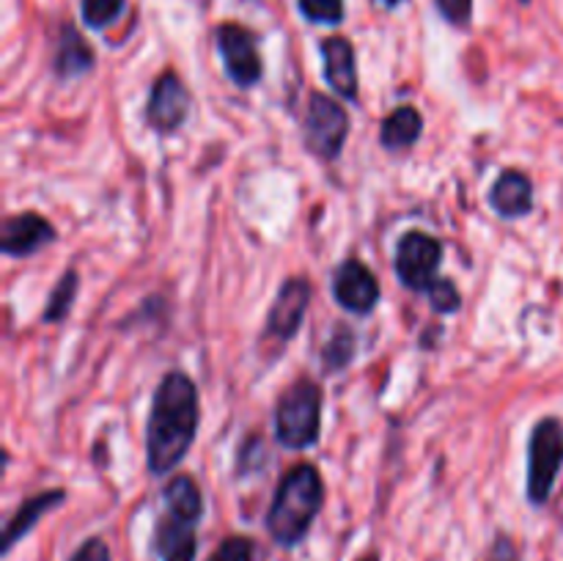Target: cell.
Masks as SVG:
<instances>
[{"label":"cell","instance_id":"1","mask_svg":"<svg viewBox=\"0 0 563 561\" xmlns=\"http://www.w3.org/2000/svg\"><path fill=\"white\" fill-rule=\"evenodd\" d=\"M198 388L190 374L174 372L159 380L146 424V465L152 476H168L192 449L198 435Z\"/></svg>","mask_w":563,"mask_h":561},{"label":"cell","instance_id":"2","mask_svg":"<svg viewBox=\"0 0 563 561\" xmlns=\"http://www.w3.org/2000/svg\"><path fill=\"white\" fill-rule=\"evenodd\" d=\"M322 506L324 482L319 468L311 465V462H300V465L289 468L280 476L278 490L273 495V504H269L267 517H264L269 539L278 548H300L308 539V534H311Z\"/></svg>","mask_w":563,"mask_h":561},{"label":"cell","instance_id":"3","mask_svg":"<svg viewBox=\"0 0 563 561\" xmlns=\"http://www.w3.org/2000/svg\"><path fill=\"white\" fill-rule=\"evenodd\" d=\"M322 429V388L313 380H297L275 407V440L289 451H306Z\"/></svg>","mask_w":563,"mask_h":561},{"label":"cell","instance_id":"4","mask_svg":"<svg viewBox=\"0 0 563 561\" xmlns=\"http://www.w3.org/2000/svg\"><path fill=\"white\" fill-rule=\"evenodd\" d=\"M563 468V421L555 416L542 418L531 429L528 438V479H526V498L528 504L542 509L555 490Z\"/></svg>","mask_w":563,"mask_h":561},{"label":"cell","instance_id":"5","mask_svg":"<svg viewBox=\"0 0 563 561\" xmlns=\"http://www.w3.org/2000/svg\"><path fill=\"white\" fill-rule=\"evenodd\" d=\"M440 262H443V242L427 231H405L396 242L394 270L405 289L429 292V286L440 278Z\"/></svg>","mask_w":563,"mask_h":561},{"label":"cell","instance_id":"6","mask_svg":"<svg viewBox=\"0 0 563 561\" xmlns=\"http://www.w3.org/2000/svg\"><path fill=\"white\" fill-rule=\"evenodd\" d=\"M350 138V116L344 105L328 94L313 91L306 108V148L322 160H339Z\"/></svg>","mask_w":563,"mask_h":561},{"label":"cell","instance_id":"7","mask_svg":"<svg viewBox=\"0 0 563 561\" xmlns=\"http://www.w3.org/2000/svg\"><path fill=\"white\" fill-rule=\"evenodd\" d=\"M218 53L229 80L240 88H253L264 75L262 53H258L256 33L236 22H223L218 28Z\"/></svg>","mask_w":563,"mask_h":561},{"label":"cell","instance_id":"8","mask_svg":"<svg viewBox=\"0 0 563 561\" xmlns=\"http://www.w3.org/2000/svg\"><path fill=\"white\" fill-rule=\"evenodd\" d=\"M201 520L203 515L163 504L152 534V550L157 561H196Z\"/></svg>","mask_w":563,"mask_h":561},{"label":"cell","instance_id":"9","mask_svg":"<svg viewBox=\"0 0 563 561\" xmlns=\"http://www.w3.org/2000/svg\"><path fill=\"white\" fill-rule=\"evenodd\" d=\"M308 306H311V280L308 278H289L275 295L273 306L267 314V328L264 339L267 344H289L302 328Z\"/></svg>","mask_w":563,"mask_h":561},{"label":"cell","instance_id":"10","mask_svg":"<svg viewBox=\"0 0 563 561\" xmlns=\"http://www.w3.org/2000/svg\"><path fill=\"white\" fill-rule=\"evenodd\" d=\"M146 124L159 135H174L181 130V124L190 116V91L181 82L179 75L165 72L157 77V82L148 91L146 102Z\"/></svg>","mask_w":563,"mask_h":561},{"label":"cell","instance_id":"11","mask_svg":"<svg viewBox=\"0 0 563 561\" xmlns=\"http://www.w3.org/2000/svg\"><path fill=\"white\" fill-rule=\"evenodd\" d=\"M379 295V280L361 258L350 256L335 267L333 273V297L344 311L357 314V317H366L377 308Z\"/></svg>","mask_w":563,"mask_h":561},{"label":"cell","instance_id":"12","mask_svg":"<svg viewBox=\"0 0 563 561\" xmlns=\"http://www.w3.org/2000/svg\"><path fill=\"white\" fill-rule=\"evenodd\" d=\"M55 226L38 212H16L3 220L0 229V251L11 258H25L55 242Z\"/></svg>","mask_w":563,"mask_h":561},{"label":"cell","instance_id":"13","mask_svg":"<svg viewBox=\"0 0 563 561\" xmlns=\"http://www.w3.org/2000/svg\"><path fill=\"white\" fill-rule=\"evenodd\" d=\"M319 53H322V66H324V80L330 82L339 97L357 102L361 97V86H357V61H355V47H352L350 38L344 36H328L319 44Z\"/></svg>","mask_w":563,"mask_h":561},{"label":"cell","instance_id":"14","mask_svg":"<svg viewBox=\"0 0 563 561\" xmlns=\"http://www.w3.org/2000/svg\"><path fill=\"white\" fill-rule=\"evenodd\" d=\"M66 501V490L55 487V490H44V493L31 495V498L22 501L16 506L14 515L9 517V522L3 526V537H0V556H9L14 550L16 542L27 537L33 528L38 526L44 515H49L53 509H58L60 504Z\"/></svg>","mask_w":563,"mask_h":561},{"label":"cell","instance_id":"15","mask_svg":"<svg viewBox=\"0 0 563 561\" xmlns=\"http://www.w3.org/2000/svg\"><path fill=\"white\" fill-rule=\"evenodd\" d=\"M489 207L506 220H520L533 209V182L526 170L509 168L489 187Z\"/></svg>","mask_w":563,"mask_h":561},{"label":"cell","instance_id":"16","mask_svg":"<svg viewBox=\"0 0 563 561\" xmlns=\"http://www.w3.org/2000/svg\"><path fill=\"white\" fill-rule=\"evenodd\" d=\"M93 50L86 38L80 36L75 25L60 28L58 47H55L53 58V72L58 75V80H75V77H82L86 72L93 69Z\"/></svg>","mask_w":563,"mask_h":561},{"label":"cell","instance_id":"17","mask_svg":"<svg viewBox=\"0 0 563 561\" xmlns=\"http://www.w3.org/2000/svg\"><path fill=\"white\" fill-rule=\"evenodd\" d=\"M421 132H423L421 110L412 108V105H401V108H396L394 113L383 121V127H379V143H383L388 152H401V148L416 146Z\"/></svg>","mask_w":563,"mask_h":561},{"label":"cell","instance_id":"18","mask_svg":"<svg viewBox=\"0 0 563 561\" xmlns=\"http://www.w3.org/2000/svg\"><path fill=\"white\" fill-rule=\"evenodd\" d=\"M77 289H80V275H77V270H66V273L58 278V284L53 286V292L47 295V306H44L42 322L47 324L64 322V319L71 314V306H75Z\"/></svg>","mask_w":563,"mask_h":561},{"label":"cell","instance_id":"19","mask_svg":"<svg viewBox=\"0 0 563 561\" xmlns=\"http://www.w3.org/2000/svg\"><path fill=\"white\" fill-rule=\"evenodd\" d=\"M355 333H352L350 328H335L333 336L328 339V344H324L322 350V369L328 374H335V372H344L346 366L352 363V358H355Z\"/></svg>","mask_w":563,"mask_h":561},{"label":"cell","instance_id":"20","mask_svg":"<svg viewBox=\"0 0 563 561\" xmlns=\"http://www.w3.org/2000/svg\"><path fill=\"white\" fill-rule=\"evenodd\" d=\"M126 0H80V16L91 31H102L124 11Z\"/></svg>","mask_w":563,"mask_h":561},{"label":"cell","instance_id":"21","mask_svg":"<svg viewBox=\"0 0 563 561\" xmlns=\"http://www.w3.org/2000/svg\"><path fill=\"white\" fill-rule=\"evenodd\" d=\"M302 16L317 25H341L344 22V0H297Z\"/></svg>","mask_w":563,"mask_h":561},{"label":"cell","instance_id":"22","mask_svg":"<svg viewBox=\"0 0 563 561\" xmlns=\"http://www.w3.org/2000/svg\"><path fill=\"white\" fill-rule=\"evenodd\" d=\"M256 539L245 537V534H234V537H225L223 542L214 548L209 561H256Z\"/></svg>","mask_w":563,"mask_h":561},{"label":"cell","instance_id":"23","mask_svg":"<svg viewBox=\"0 0 563 561\" xmlns=\"http://www.w3.org/2000/svg\"><path fill=\"white\" fill-rule=\"evenodd\" d=\"M429 302L438 314H456L462 308V295L454 286V280L438 278L432 286H429Z\"/></svg>","mask_w":563,"mask_h":561},{"label":"cell","instance_id":"24","mask_svg":"<svg viewBox=\"0 0 563 561\" xmlns=\"http://www.w3.org/2000/svg\"><path fill=\"white\" fill-rule=\"evenodd\" d=\"M438 3V11L456 28L471 25L473 16V0H434Z\"/></svg>","mask_w":563,"mask_h":561},{"label":"cell","instance_id":"25","mask_svg":"<svg viewBox=\"0 0 563 561\" xmlns=\"http://www.w3.org/2000/svg\"><path fill=\"white\" fill-rule=\"evenodd\" d=\"M69 561H113V556H110L108 542H104L102 537H88L86 542L77 544V550L69 556Z\"/></svg>","mask_w":563,"mask_h":561},{"label":"cell","instance_id":"26","mask_svg":"<svg viewBox=\"0 0 563 561\" xmlns=\"http://www.w3.org/2000/svg\"><path fill=\"white\" fill-rule=\"evenodd\" d=\"M487 561H520V550H517L515 539L509 534H498L489 544Z\"/></svg>","mask_w":563,"mask_h":561},{"label":"cell","instance_id":"27","mask_svg":"<svg viewBox=\"0 0 563 561\" xmlns=\"http://www.w3.org/2000/svg\"><path fill=\"white\" fill-rule=\"evenodd\" d=\"M357 561H383V556H379V550H368V553H363Z\"/></svg>","mask_w":563,"mask_h":561},{"label":"cell","instance_id":"28","mask_svg":"<svg viewBox=\"0 0 563 561\" xmlns=\"http://www.w3.org/2000/svg\"><path fill=\"white\" fill-rule=\"evenodd\" d=\"M383 3H385V6H388V9H396V6H399V3H401V0H383Z\"/></svg>","mask_w":563,"mask_h":561},{"label":"cell","instance_id":"29","mask_svg":"<svg viewBox=\"0 0 563 561\" xmlns=\"http://www.w3.org/2000/svg\"><path fill=\"white\" fill-rule=\"evenodd\" d=\"M520 3H531V0H520Z\"/></svg>","mask_w":563,"mask_h":561}]
</instances>
